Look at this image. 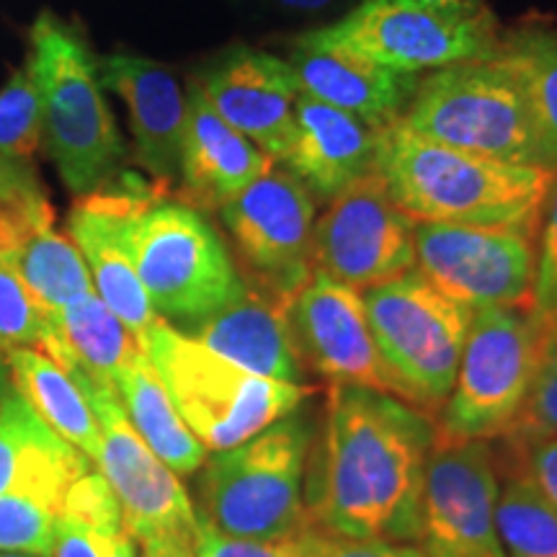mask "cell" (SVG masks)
<instances>
[{
  "instance_id": "obj_24",
  "label": "cell",
  "mask_w": 557,
  "mask_h": 557,
  "mask_svg": "<svg viewBox=\"0 0 557 557\" xmlns=\"http://www.w3.org/2000/svg\"><path fill=\"white\" fill-rule=\"evenodd\" d=\"M94 462L60 438L16 387L0 406V496H34L62 504L67 487Z\"/></svg>"
},
{
  "instance_id": "obj_44",
  "label": "cell",
  "mask_w": 557,
  "mask_h": 557,
  "mask_svg": "<svg viewBox=\"0 0 557 557\" xmlns=\"http://www.w3.org/2000/svg\"><path fill=\"white\" fill-rule=\"evenodd\" d=\"M143 557H194V545L143 547Z\"/></svg>"
},
{
  "instance_id": "obj_8",
  "label": "cell",
  "mask_w": 557,
  "mask_h": 557,
  "mask_svg": "<svg viewBox=\"0 0 557 557\" xmlns=\"http://www.w3.org/2000/svg\"><path fill=\"white\" fill-rule=\"evenodd\" d=\"M557 331L532 308H487L472 315L457 380L438 423L444 442L504 436L524 406Z\"/></svg>"
},
{
  "instance_id": "obj_27",
  "label": "cell",
  "mask_w": 557,
  "mask_h": 557,
  "mask_svg": "<svg viewBox=\"0 0 557 557\" xmlns=\"http://www.w3.org/2000/svg\"><path fill=\"white\" fill-rule=\"evenodd\" d=\"M116 395L129 423L165 468L176 475H194L207 462V447L194 436L173 406L169 389L148 354H139L116 380Z\"/></svg>"
},
{
  "instance_id": "obj_45",
  "label": "cell",
  "mask_w": 557,
  "mask_h": 557,
  "mask_svg": "<svg viewBox=\"0 0 557 557\" xmlns=\"http://www.w3.org/2000/svg\"><path fill=\"white\" fill-rule=\"evenodd\" d=\"M137 547L139 545L129 537V532H124L122 537L116 540V545H114V549H111L109 557H139V549Z\"/></svg>"
},
{
  "instance_id": "obj_14",
  "label": "cell",
  "mask_w": 557,
  "mask_h": 557,
  "mask_svg": "<svg viewBox=\"0 0 557 557\" xmlns=\"http://www.w3.org/2000/svg\"><path fill=\"white\" fill-rule=\"evenodd\" d=\"M315 269L364 292L416 269V222L380 173L354 181L315 222Z\"/></svg>"
},
{
  "instance_id": "obj_26",
  "label": "cell",
  "mask_w": 557,
  "mask_h": 557,
  "mask_svg": "<svg viewBox=\"0 0 557 557\" xmlns=\"http://www.w3.org/2000/svg\"><path fill=\"white\" fill-rule=\"evenodd\" d=\"M11 382L34 413L90 462L101 457V429L83 389L52 357L39 348H11L3 354Z\"/></svg>"
},
{
  "instance_id": "obj_28",
  "label": "cell",
  "mask_w": 557,
  "mask_h": 557,
  "mask_svg": "<svg viewBox=\"0 0 557 557\" xmlns=\"http://www.w3.org/2000/svg\"><path fill=\"white\" fill-rule=\"evenodd\" d=\"M5 261L47 318L96 292L78 246L54 227L52 207L34 220Z\"/></svg>"
},
{
  "instance_id": "obj_10",
  "label": "cell",
  "mask_w": 557,
  "mask_h": 557,
  "mask_svg": "<svg viewBox=\"0 0 557 557\" xmlns=\"http://www.w3.org/2000/svg\"><path fill=\"white\" fill-rule=\"evenodd\" d=\"M308 45L357 52L400 73L442 70L465 60H485L498 52V32L491 11L449 16L416 0H361L338 24L299 37Z\"/></svg>"
},
{
  "instance_id": "obj_23",
  "label": "cell",
  "mask_w": 557,
  "mask_h": 557,
  "mask_svg": "<svg viewBox=\"0 0 557 557\" xmlns=\"http://www.w3.org/2000/svg\"><path fill=\"white\" fill-rule=\"evenodd\" d=\"M289 67L305 96L380 127L400 120L418 88L416 73H400L357 52L302 39L295 41Z\"/></svg>"
},
{
  "instance_id": "obj_7",
  "label": "cell",
  "mask_w": 557,
  "mask_h": 557,
  "mask_svg": "<svg viewBox=\"0 0 557 557\" xmlns=\"http://www.w3.org/2000/svg\"><path fill=\"white\" fill-rule=\"evenodd\" d=\"M398 127L470 156L542 169L527 94L498 54L457 62L418 83Z\"/></svg>"
},
{
  "instance_id": "obj_22",
  "label": "cell",
  "mask_w": 557,
  "mask_h": 557,
  "mask_svg": "<svg viewBox=\"0 0 557 557\" xmlns=\"http://www.w3.org/2000/svg\"><path fill=\"white\" fill-rule=\"evenodd\" d=\"M186 101L189 107L178 169L186 205L194 209H222L261 178L274 160L222 120L199 83H191Z\"/></svg>"
},
{
  "instance_id": "obj_43",
  "label": "cell",
  "mask_w": 557,
  "mask_h": 557,
  "mask_svg": "<svg viewBox=\"0 0 557 557\" xmlns=\"http://www.w3.org/2000/svg\"><path fill=\"white\" fill-rule=\"evenodd\" d=\"M278 5L289 11H302V13H320V11H329L333 5L341 3V0H276Z\"/></svg>"
},
{
  "instance_id": "obj_4",
  "label": "cell",
  "mask_w": 557,
  "mask_h": 557,
  "mask_svg": "<svg viewBox=\"0 0 557 557\" xmlns=\"http://www.w3.org/2000/svg\"><path fill=\"white\" fill-rule=\"evenodd\" d=\"M315 423L292 410L238 447L214 451L201 465V517L243 540H295L310 527L305 475Z\"/></svg>"
},
{
  "instance_id": "obj_2",
  "label": "cell",
  "mask_w": 557,
  "mask_h": 557,
  "mask_svg": "<svg viewBox=\"0 0 557 557\" xmlns=\"http://www.w3.org/2000/svg\"><path fill=\"white\" fill-rule=\"evenodd\" d=\"M377 173L413 222L508 227L537 238L557 173L470 156L389 124Z\"/></svg>"
},
{
  "instance_id": "obj_25",
  "label": "cell",
  "mask_w": 557,
  "mask_h": 557,
  "mask_svg": "<svg viewBox=\"0 0 557 557\" xmlns=\"http://www.w3.org/2000/svg\"><path fill=\"white\" fill-rule=\"evenodd\" d=\"M47 320L50 331L41 351L75 380L114 389L120 374L143 354V346L127 325L103 305L96 292Z\"/></svg>"
},
{
  "instance_id": "obj_19",
  "label": "cell",
  "mask_w": 557,
  "mask_h": 557,
  "mask_svg": "<svg viewBox=\"0 0 557 557\" xmlns=\"http://www.w3.org/2000/svg\"><path fill=\"white\" fill-rule=\"evenodd\" d=\"M99 78L127 103L139 169L160 189L176 184L189 107L176 75L156 60L111 54L99 65Z\"/></svg>"
},
{
  "instance_id": "obj_34",
  "label": "cell",
  "mask_w": 557,
  "mask_h": 557,
  "mask_svg": "<svg viewBox=\"0 0 557 557\" xmlns=\"http://www.w3.org/2000/svg\"><path fill=\"white\" fill-rule=\"evenodd\" d=\"M50 320L26 292L9 261H0V357L11 348L45 346Z\"/></svg>"
},
{
  "instance_id": "obj_32",
  "label": "cell",
  "mask_w": 557,
  "mask_h": 557,
  "mask_svg": "<svg viewBox=\"0 0 557 557\" xmlns=\"http://www.w3.org/2000/svg\"><path fill=\"white\" fill-rule=\"evenodd\" d=\"M41 143H45L41 90L32 62H26L0 88V156L34 163Z\"/></svg>"
},
{
  "instance_id": "obj_35",
  "label": "cell",
  "mask_w": 557,
  "mask_h": 557,
  "mask_svg": "<svg viewBox=\"0 0 557 557\" xmlns=\"http://www.w3.org/2000/svg\"><path fill=\"white\" fill-rule=\"evenodd\" d=\"M506 438H534V436H557V331L549 341L545 359L537 369L524 406H521L517 421L504 434Z\"/></svg>"
},
{
  "instance_id": "obj_36",
  "label": "cell",
  "mask_w": 557,
  "mask_h": 557,
  "mask_svg": "<svg viewBox=\"0 0 557 557\" xmlns=\"http://www.w3.org/2000/svg\"><path fill=\"white\" fill-rule=\"evenodd\" d=\"M532 310L557 325V176L549 186L537 233Z\"/></svg>"
},
{
  "instance_id": "obj_9",
  "label": "cell",
  "mask_w": 557,
  "mask_h": 557,
  "mask_svg": "<svg viewBox=\"0 0 557 557\" xmlns=\"http://www.w3.org/2000/svg\"><path fill=\"white\" fill-rule=\"evenodd\" d=\"M369 329L400 398L436 410L455 387L472 312L418 271L361 292Z\"/></svg>"
},
{
  "instance_id": "obj_38",
  "label": "cell",
  "mask_w": 557,
  "mask_h": 557,
  "mask_svg": "<svg viewBox=\"0 0 557 557\" xmlns=\"http://www.w3.org/2000/svg\"><path fill=\"white\" fill-rule=\"evenodd\" d=\"M194 557H302L295 540H243L222 534L209 521L197 517Z\"/></svg>"
},
{
  "instance_id": "obj_16",
  "label": "cell",
  "mask_w": 557,
  "mask_h": 557,
  "mask_svg": "<svg viewBox=\"0 0 557 557\" xmlns=\"http://www.w3.org/2000/svg\"><path fill=\"white\" fill-rule=\"evenodd\" d=\"M289 320L305 364L333 385L367 387L400 398L374 344L361 292L315 269L292 299Z\"/></svg>"
},
{
  "instance_id": "obj_3",
  "label": "cell",
  "mask_w": 557,
  "mask_h": 557,
  "mask_svg": "<svg viewBox=\"0 0 557 557\" xmlns=\"http://www.w3.org/2000/svg\"><path fill=\"white\" fill-rule=\"evenodd\" d=\"M122 235L152 310L176 329H191L246 287L218 230L160 186L132 181Z\"/></svg>"
},
{
  "instance_id": "obj_41",
  "label": "cell",
  "mask_w": 557,
  "mask_h": 557,
  "mask_svg": "<svg viewBox=\"0 0 557 557\" xmlns=\"http://www.w3.org/2000/svg\"><path fill=\"white\" fill-rule=\"evenodd\" d=\"M39 176L34 163L0 156V199H26L41 194Z\"/></svg>"
},
{
  "instance_id": "obj_29",
  "label": "cell",
  "mask_w": 557,
  "mask_h": 557,
  "mask_svg": "<svg viewBox=\"0 0 557 557\" xmlns=\"http://www.w3.org/2000/svg\"><path fill=\"white\" fill-rule=\"evenodd\" d=\"M127 532L122 508L99 470H88L67 487L54 521L52 557H109Z\"/></svg>"
},
{
  "instance_id": "obj_18",
  "label": "cell",
  "mask_w": 557,
  "mask_h": 557,
  "mask_svg": "<svg viewBox=\"0 0 557 557\" xmlns=\"http://www.w3.org/2000/svg\"><path fill=\"white\" fill-rule=\"evenodd\" d=\"M127 191L129 184L109 181L99 189L81 194L67 218V235L86 261L96 295L127 325L145 351V341L163 318L152 310L129 250L124 246L122 225Z\"/></svg>"
},
{
  "instance_id": "obj_11",
  "label": "cell",
  "mask_w": 557,
  "mask_h": 557,
  "mask_svg": "<svg viewBox=\"0 0 557 557\" xmlns=\"http://www.w3.org/2000/svg\"><path fill=\"white\" fill-rule=\"evenodd\" d=\"M75 382L99 421L101 457L96 468L116 496L129 537L139 547L194 545L197 508L176 472L165 468L139 438L114 389L88 380Z\"/></svg>"
},
{
  "instance_id": "obj_39",
  "label": "cell",
  "mask_w": 557,
  "mask_h": 557,
  "mask_svg": "<svg viewBox=\"0 0 557 557\" xmlns=\"http://www.w3.org/2000/svg\"><path fill=\"white\" fill-rule=\"evenodd\" d=\"M506 455H511L513 465L527 472L547 504L557 511V436L506 438Z\"/></svg>"
},
{
  "instance_id": "obj_15",
  "label": "cell",
  "mask_w": 557,
  "mask_h": 557,
  "mask_svg": "<svg viewBox=\"0 0 557 557\" xmlns=\"http://www.w3.org/2000/svg\"><path fill=\"white\" fill-rule=\"evenodd\" d=\"M498 468L487 442H444L426 465L418 545L423 557H506L496 529Z\"/></svg>"
},
{
  "instance_id": "obj_33",
  "label": "cell",
  "mask_w": 557,
  "mask_h": 557,
  "mask_svg": "<svg viewBox=\"0 0 557 557\" xmlns=\"http://www.w3.org/2000/svg\"><path fill=\"white\" fill-rule=\"evenodd\" d=\"M58 504L34 496H0V549L5 553H54Z\"/></svg>"
},
{
  "instance_id": "obj_12",
  "label": "cell",
  "mask_w": 557,
  "mask_h": 557,
  "mask_svg": "<svg viewBox=\"0 0 557 557\" xmlns=\"http://www.w3.org/2000/svg\"><path fill=\"white\" fill-rule=\"evenodd\" d=\"M253 287L292 305L315 274V199L287 169H271L220 209Z\"/></svg>"
},
{
  "instance_id": "obj_37",
  "label": "cell",
  "mask_w": 557,
  "mask_h": 557,
  "mask_svg": "<svg viewBox=\"0 0 557 557\" xmlns=\"http://www.w3.org/2000/svg\"><path fill=\"white\" fill-rule=\"evenodd\" d=\"M295 542L302 557H423L421 549L406 542L344 537L318 527H308Z\"/></svg>"
},
{
  "instance_id": "obj_1",
  "label": "cell",
  "mask_w": 557,
  "mask_h": 557,
  "mask_svg": "<svg viewBox=\"0 0 557 557\" xmlns=\"http://www.w3.org/2000/svg\"><path fill=\"white\" fill-rule=\"evenodd\" d=\"M436 434L426 413L395 395L333 385L305 475L310 527L359 540H418Z\"/></svg>"
},
{
  "instance_id": "obj_21",
  "label": "cell",
  "mask_w": 557,
  "mask_h": 557,
  "mask_svg": "<svg viewBox=\"0 0 557 557\" xmlns=\"http://www.w3.org/2000/svg\"><path fill=\"white\" fill-rule=\"evenodd\" d=\"M189 336L259 377L289 385H305L308 380L289 305L256 289L250 282L227 305L194 323Z\"/></svg>"
},
{
  "instance_id": "obj_42",
  "label": "cell",
  "mask_w": 557,
  "mask_h": 557,
  "mask_svg": "<svg viewBox=\"0 0 557 557\" xmlns=\"http://www.w3.org/2000/svg\"><path fill=\"white\" fill-rule=\"evenodd\" d=\"M416 3L426 5L431 11L449 13V16H475V13L485 11L483 0H416Z\"/></svg>"
},
{
  "instance_id": "obj_13",
  "label": "cell",
  "mask_w": 557,
  "mask_h": 557,
  "mask_svg": "<svg viewBox=\"0 0 557 557\" xmlns=\"http://www.w3.org/2000/svg\"><path fill=\"white\" fill-rule=\"evenodd\" d=\"M416 267L472 312L532 308L537 238L508 227L416 222Z\"/></svg>"
},
{
  "instance_id": "obj_6",
  "label": "cell",
  "mask_w": 557,
  "mask_h": 557,
  "mask_svg": "<svg viewBox=\"0 0 557 557\" xmlns=\"http://www.w3.org/2000/svg\"><path fill=\"white\" fill-rule=\"evenodd\" d=\"M29 62L45 111L41 145L62 184L78 197L109 184L124 158V143L86 45L52 13H41L32 29Z\"/></svg>"
},
{
  "instance_id": "obj_20",
  "label": "cell",
  "mask_w": 557,
  "mask_h": 557,
  "mask_svg": "<svg viewBox=\"0 0 557 557\" xmlns=\"http://www.w3.org/2000/svg\"><path fill=\"white\" fill-rule=\"evenodd\" d=\"M387 127L346 114L299 90L297 135L282 160L312 199H336L354 181L377 171Z\"/></svg>"
},
{
  "instance_id": "obj_40",
  "label": "cell",
  "mask_w": 557,
  "mask_h": 557,
  "mask_svg": "<svg viewBox=\"0 0 557 557\" xmlns=\"http://www.w3.org/2000/svg\"><path fill=\"white\" fill-rule=\"evenodd\" d=\"M47 207L52 205L45 191L26 199H0V261L9 259L16 243Z\"/></svg>"
},
{
  "instance_id": "obj_30",
  "label": "cell",
  "mask_w": 557,
  "mask_h": 557,
  "mask_svg": "<svg viewBox=\"0 0 557 557\" xmlns=\"http://www.w3.org/2000/svg\"><path fill=\"white\" fill-rule=\"evenodd\" d=\"M498 58L524 88L542 156V169L557 173V32L524 29L500 41Z\"/></svg>"
},
{
  "instance_id": "obj_46",
  "label": "cell",
  "mask_w": 557,
  "mask_h": 557,
  "mask_svg": "<svg viewBox=\"0 0 557 557\" xmlns=\"http://www.w3.org/2000/svg\"><path fill=\"white\" fill-rule=\"evenodd\" d=\"M13 382H11V372H9V364H5V359L0 357V406H3L5 395L11 393Z\"/></svg>"
},
{
  "instance_id": "obj_47",
  "label": "cell",
  "mask_w": 557,
  "mask_h": 557,
  "mask_svg": "<svg viewBox=\"0 0 557 557\" xmlns=\"http://www.w3.org/2000/svg\"><path fill=\"white\" fill-rule=\"evenodd\" d=\"M0 557H47V555H32V553H5V549H0Z\"/></svg>"
},
{
  "instance_id": "obj_17",
  "label": "cell",
  "mask_w": 557,
  "mask_h": 557,
  "mask_svg": "<svg viewBox=\"0 0 557 557\" xmlns=\"http://www.w3.org/2000/svg\"><path fill=\"white\" fill-rule=\"evenodd\" d=\"M230 127L282 163L297 135L299 83L289 62L235 47L197 81Z\"/></svg>"
},
{
  "instance_id": "obj_31",
  "label": "cell",
  "mask_w": 557,
  "mask_h": 557,
  "mask_svg": "<svg viewBox=\"0 0 557 557\" xmlns=\"http://www.w3.org/2000/svg\"><path fill=\"white\" fill-rule=\"evenodd\" d=\"M496 529L506 557H557V511L519 465L498 487Z\"/></svg>"
},
{
  "instance_id": "obj_5",
  "label": "cell",
  "mask_w": 557,
  "mask_h": 557,
  "mask_svg": "<svg viewBox=\"0 0 557 557\" xmlns=\"http://www.w3.org/2000/svg\"><path fill=\"white\" fill-rule=\"evenodd\" d=\"M145 354L207 451H225L248 442L297 410L312 393L310 385L246 372L165 320L145 341Z\"/></svg>"
}]
</instances>
